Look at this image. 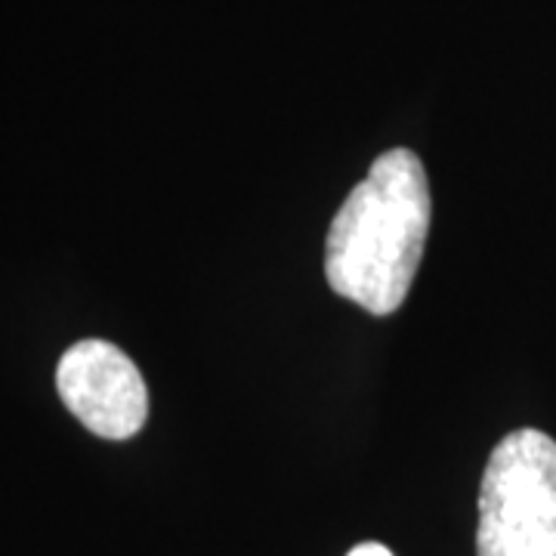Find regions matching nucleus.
I'll list each match as a JSON object with an SVG mask.
<instances>
[{
  "label": "nucleus",
  "instance_id": "3",
  "mask_svg": "<svg viewBox=\"0 0 556 556\" xmlns=\"http://www.w3.org/2000/svg\"><path fill=\"white\" fill-rule=\"evenodd\" d=\"M65 408L102 439L137 437L149 417V390L137 362L109 340H80L56 368Z\"/></svg>",
  "mask_w": 556,
  "mask_h": 556
},
{
  "label": "nucleus",
  "instance_id": "4",
  "mask_svg": "<svg viewBox=\"0 0 556 556\" xmlns=\"http://www.w3.org/2000/svg\"><path fill=\"white\" fill-rule=\"evenodd\" d=\"M346 556H393V551H390V547H383V544H378V541H365V544L353 547Z\"/></svg>",
  "mask_w": 556,
  "mask_h": 556
},
{
  "label": "nucleus",
  "instance_id": "1",
  "mask_svg": "<svg viewBox=\"0 0 556 556\" xmlns=\"http://www.w3.org/2000/svg\"><path fill=\"white\" fill-rule=\"evenodd\" d=\"M430 179L412 149H390L340 204L325 241V276L334 294L371 316L405 303L430 232Z\"/></svg>",
  "mask_w": 556,
  "mask_h": 556
},
{
  "label": "nucleus",
  "instance_id": "2",
  "mask_svg": "<svg viewBox=\"0 0 556 556\" xmlns=\"http://www.w3.org/2000/svg\"><path fill=\"white\" fill-rule=\"evenodd\" d=\"M479 556H556V442L514 430L495 445L479 489Z\"/></svg>",
  "mask_w": 556,
  "mask_h": 556
}]
</instances>
